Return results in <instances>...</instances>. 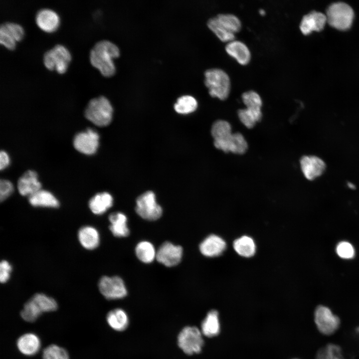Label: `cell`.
I'll return each mask as SVG.
<instances>
[{
	"mask_svg": "<svg viewBox=\"0 0 359 359\" xmlns=\"http://www.w3.org/2000/svg\"><path fill=\"white\" fill-rule=\"evenodd\" d=\"M109 220V229L113 235L117 237H125L129 235L130 230L127 225V217L120 212L110 214Z\"/></svg>",
	"mask_w": 359,
	"mask_h": 359,
	"instance_id": "20",
	"label": "cell"
},
{
	"mask_svg": "<svg viewBox=\"0 0 359 359\" xmlns=\"http://www.w3.org/2000/svg\"><path fill=\"white\" fill-rule=\"evenodd\" d=\"M136 211L142 218L153 221L162 216L163 209L157 202L154 193L148 191L137 198Z\"/></svg>",
	"mask_w": 359,
	"mask_h": 359,
	"instance_id": "8",
	"label": "cell"
},
{
	"mask_svg": "<svg viewBox=\"0 0 359 359\" xmlns=\"http://www.w3.org/2000/svg\"><path fill=\"white\" fill-rule=\"evenodd\" d=\"M0 28L3 29L16 42L21 41L24 36V31L19 24L6 21L1 23Z\"/></svg>",
	"mask_w": 359,
	"mask_h": 359,
	"instance_id": "35",
	"label": "cell"
},
{
	"mask_svg": "<svg viewBox=\"0 0 359 359\" xmlns=\"http://www.w3.org/2000/svg\"><path fill=\"white\" fill-rule=\"evenodd\" d=\"M35 21L41 30L51 33L55 31L59 27L60 18L57 12L53 9L42 8L36 12Z\"/></svg>",
	"mask_w": 359,
	"mask_h": 359,
	"instance_id": "14",
	"label": "cell"
},
{
	"mask_svg": "<svg viewBox=\"0 0 359 359\" xmlns=\"http://www.w3.org/2000/svg\"><path fill=\"white\" fill-rule=\"evenodd\" d=\"M208 27L222 42H228L235 39V34L225 28L216 16L209 18L207 22Z\"/></svg>",
	"mask_w": 359,
	"mask_h": 359,
	"instance_id": "28",
	"label": "cell"
},
{
	"mask_svg": "<svg viewBox=\"0 0 359 359\" xmlns=\"http://www.w3.org/2000/svg\"><path fill=\"white\" fill-rule=\"evenodd\" d=\"M28 201L34 207L57 208L59 206V201L52 193L41 189L28 196Z\"/></svg>",
	"mask_w": 359,
	"mask_h": 359,
	"instance_id": "21",
	"label": "cell"
},
{
	"mask_svg": "<svg viewBox=\"0 0 359 359\" xmlns=\"http://www.w3.org/2000/svg\"><path fill=\"white\" fill-rule=\"evenodd\" d=\"M17 346L19 351L27 356H32L38 352L40 347L38 337L32 333L21 336L17 340Z\"/></svg>",
	"mask_w": 359,
	"mask_h": 359,
	"instance_id": "23",
	"label": "cell"
},
{
	"mask_svg": "<svg viewBox=\"0 0 359 359\" xmlns=\"http://www.w3.org/2000/svg\"><path fill=\"white\" fill-rule=\"evenodd\" d=\"M99 136L95 130L89 128L76 134L73 139V146L78 152L85 155L95 154L98 148Z\"/></svg>",
	"mask_w": 359,
	"mask_h": 359,
	"instance_id": "11",
	"label": "cell"
},
{
	"mask_svg": "<svg viewBox=\"0 0 359 359\" xmlns=\"http://www.w3.org/2000/svg\"><path fill=\"white\" fill-rule=\"evenodd\" d=\"M43 359H69L67 352L63 348L55 345L46 347L43 352Z\"/></svg>",
	"mask_w": 359,
	"mask_h": 359,
	"instance_id": "37",
	"label": "cell"
},
{
	"mask_svg": "<svg viewBox=\"0 0 359 359\" xmlns=\"http://www.w3.org/2000/svg\"><path fill=\"white\" fill-rule=\"evenodd\" d=\"M338 255L344 259H351L355 255V249L352 245L348 242H340L336 248Z\"/></svg>",
	"mask_w": 359,
	"mask_h": 359,
	"instance_id": "38",
	"label": "cell"
},
{
	"mask_svg": "<svg viewBox=\"0 0 359 359\" xmlns=\"http://www.w3.org/2000/svg\"><path fill=\"white\" fill-rule=\"evenodd\" d=\"M77 236L79 243L86 249L93 250L99 245V233L96 228L92 226L86 225L81 227Z\"/></svg>",
	"mask_w": 359,
	"mask_h": 359,
	"instance_id": "19",
	"label": "cell"
},
{
	"mask_svg": "<svg viewBox=\"0 0 359 359\" xmlns=\"http://www.w3.org/2000/svg\"><path fill=\"white\" fill-rule=\"evenodd\" d=\"M197 107L196 100L189 95H184L179 98L174 105L175 111L182 114L192 113L196 109Z\"/></svg>",
	"mask_w": 359,
	"mask_h": 359,
	"instance_id": "31",
	"label": "cell"
},
{
	"mask_svg": "<svg viewBox=\"0 0 359 359\" xmlns=\"http://www.w3.org/2000/svg\"><path fill=\"white\" fill-rule=\"evenodd\" d=\"M107 321L109 325L114 330L123 331L128 327L129 319L125 311L117 308L108 313Z\"/></svg>",
	"mask_w": 359,
	"mask_h": 359,
	"instance_id": "25",
	"label": "cell"
},
{
	"mask_svg": "<svg viewBox=\"0 0 359 359\" xmlns=\"http://www.w3.org/2000/svg\"><path fill=\"white\" fill-rule=\"evenodd\" d=\"M247 143L239 133L232 134L227 140V151L236 154H243L247 150Z\"/></svg>",
	"mask_w": 359,
	"mask_h": 359,
	"instance_id": "32",
	"label": "cell"
},
{
	"mask_svg": "<svg viewBox=\"0 0 359 359\" xmlns=\"http://www.w3.org/2000/svg\"><path fill=\"white\" fill-rule=\"evenodd\" d=\"M71 60L68 49L63 45L57 44L46 51L43 55V63L50 71L55 70L59 74L65 73Z\"/></svg>",
	"mask_w": 359,
	"mask_h": 359,
	"instance_id": "5",
	"label": "cell"
},
{
	"mask_svg": "<svg viewBox=\"0 0 359 359\" xmlns=\"http://www.w3.org/2000/svg\"><path fill=\"white\" fill-rule=\"evenodd\" d=\"M226 242L220 237L211 234L205 238L199 245V250L206 257H215L220 255L225 249Z\"/></svg>",
	"mask_w": 359,
	"mask_h": 359,
	"instance_id": "18",
	"label": "cell"
},
{
	"mask_svg": "<svg viewBox=\"0 0 359 359\" xmlns=\"http://www.w3.org/2000/svg\"><path fill=\"white\" fill-rule=\"evenodd\" d=\"M9 158L7 154L3 151L0 153V169L1 170L6 168L9 164Z\"/></svg>",
	"mask_w": 359,
	"mask_h": 359,
	"instance_id": "42",
	"label": "cell"
},
{
	"mask_svg": "<svg viewBox=\"0 0 359 359\" xmlns=\"http://www.w3.org/2000/svg\"><path fill=\"white\" fill-rule=\"evenodd\" d=\"M113 198L107 192L98 193L89 200L88 205L91 212L96 215L105 213L113 205Z\"/></svg>",
	"mask_w": 359,
	"mask_h": 359,
	"instance_id": "22",
	"label": "cell"
},
{
	"mask_svg": "<svg viewBox=\"0 0 359 359\" xmlns=\"http://www.w3.org/2000/svg\"><path fill=\"white\" fill-rule=\"evenodd\" d=\"M259 12L261 15H264L266 13L265 10L263 9H260L259 11Z\"/></svg>",
	"mask_w": 359,
	"mask_h": 359,
	"instance_id": "44",
	"label": "cell"
},
{
	"mask_svg": "<svg viewBox=\"0 0 359 359\" xmlns=\"http://www.w3.org/2000/svg\"><path fill=\"white\" fill-rule=\"evenodd\" d=\"M216 17L225 28L234 34L239 32L241 29L242 24L240 20L233 14L220 13Z\"/></svg>",
	"mask_w": 359,
	"mask_h": 359,
	"instance_id": "29",
	"label": "cell"
},
{
	"mask_svg": "<svg viewBox=\"0 0 359 359\" xmlns=\"http://www.w3.org/2000/svg\"><path fill=\"white\" fill-rule=\"evenodd\" d=\"M357 332L359 333V327L357 328Z\"/></svg>",
	"mask_w": 359,
	"mask_h": 359,
	"instance_id": "45",
	"label": "cell"
},
{
	"mask_svg": "<svg viewBox=\"0 0 359 359\" xmlns=\"http://www.w3.org/2000/svg\"><path fill=\"white\" fill-rule=\"evenodd\" d=\"M13 191L12 183L9 180L1 179L0 181V199L2 201L9 197Z\"/></svg>",
	"mask_w": 359,
	"mask_h": 359,
	"instance_id": "39",
	"label": "cell"
},
{
	"mask_svg": "<svg viewBox=\"0 0 359 359\" xmlns=\"http://www.w3.org/2000/svg\"><path fill=\"white\" fill-rule=\"evenodd\" d=\"M0 43L10 50L14 49L16 47V41L1 28H0Z\"/></svg>",
	"mask_w": 359,
	"mask_h": 359,
	"instance_id": "41",
	"label": "cell"
},
{
	"mask_svg": "<svg viewBox=\"0 0 359 359\" xmlns=\"http://www.w3.org/2000/svg\"><path fill=\"white\" fill-rule=\"evenodd\" d=\"M300 163L304 177L310 180L320 177L326 169L325 162L316 156H304L301 158Z\"/></svg>",
	"mask_w": 359,
	"mask_h": 359,
	"instance_id": "13",
	"label": "cell"
},
{
	"mask_svg": "<svg viewBox=\"0 0 359 359\" xmlns=\"http://www.w3.org/2000/svg\"><path fill=\"white\" fill-rule=\"evenodd\" d=\"M57 308V304L54 299L43 293H37L25 304L21 316L24 320L32 322L42 313L55 311Z\"/></svg>",
	"mask_w": 359,
	"mask_h": 359,
	"instance_id": "4",
	"label": "cell"
},
{
	"mask_svg": "<svg viewBox=\"0 0 359 359\" xmlns=\"http://www.w3.org/2000/svg\"><path fill=\"white\" fill-rule=\"evenodd\" d=\"M233 248L240 256L250 257L254 255L256 246L253 239L248 236H243L234 240Z\"/></svg>",
	"mask_w": 359,
	"mask_h": 359,
	"instance_id": "26",
	"label": "cell"
},
{
	"mask_svg": "<svg viewBox=\"0 0 359 359\" xmlns=\"http://www.w3.org/2000/svg\"><path fill=\"white\" fill-rule=\"evenodd\" d=\"M98 288L101 294L108 300L121 299L127 294L124 282L118 276H103L98 282Z\"/></svg>",
	"mask_w": 359,
	"mask_h": 359,
	"instance_id": "9",
	"label": "cell"
},
{
	"mask_svg": "<svg viewBox=\"0 0 359 359\" xmlns=\"http://www.w3.org/2000/svg\"><path fill=\"white\" fill-rule=\"evenodd\" d=\"M326 15L330 25L340 30H346L352 25L354 13L349 5L338 2L328 7Z\"/></svg>",
	"mask_w": 359,
	"mask_h": 359,
	"instance_id": "6",
	"label": "cell"
},
{
	"mask_svg": "<svg viewBox=\"0 0 359 359\" xmlns=\"http://www.w3.org/2000/svg\"><path fill=\"white\" fill-rule=\"evenodd\" d=\"M348 186L349 188H350L351 189H355V187H356L355 185L351 182H348Z\"/></svg>",
	"mask_w": 359,
	"mask_h": 359,
	"instance_id": "43",
	"label": "cell"
},
{
	"mask_svg": "<svg viewBox=\"0 0 359 359\" xmlns=\"http://www.w3.org/2000/svg\"><path fill=\"white\" fill-rule=\"evenodd\" d=\"M238 116L241 123L247 128H252L262 117L261 110L256 111L247 108L239 109Z\"/></svg>",
	"mask_w": 359,
	"mask_h": 359,
	"instance_id": "33",
	"label": "cell"
},
{
	"mask_svg": "<svg viewBox=\"0 0 359 359\" xmlns=\"http://www.w3.org/2000/svg\"><path fill=\"white\" fill-rule=\"evenodd\" d=\"M211 135L214 141L228 139L232 135L230 124L224 120H217L212 126Z\"/></svg>",
	"mask_w": 359,
	"mask_h": 359,
	"instance_id": "30",
	"label": "cell"
},
{
	"mask_svg": "<svg viewBox=\"0 0 359 359\" xmlns=\"http://www.w3.org/2000/svg\"><path fill=\"white\" fill-rule=\"evenodd\" d=\"M178 344L187 355L199 353L203 345L202 334L196 327H185L179 334Z\"/></svg>",
	"mask_w": 359,
	"mask_h": 359,
	"instance_id": "7",
	"label": "cell"
},
{
	"mask_svg": "<svg viewBox=\"0 0 359 359\" xmlns=\"http://www.w3.org/2000/svg\"><path fill=\"white\" fill-rule=\"evenodd\" d=\"M182 256V248L180 246L167 241L157 251L156 259L167 267H172L180 262Z\"/></svg>",
	"mask_w": 359,
	"mask_h": 359,
	"instance_id": "12",
	"label": "cell"
},
{
	"mask_svg": "<svg viewBox=\"0 0 359 359\" xmlns=\"http://www.w3.org/2000/svg\"><path fill=\"white\" fill-rule=\"evenodd\" d=\"M243 103L246 108L252 110H261L262 100L259 94L254 90H249L242 93L241 95Z\"/></svg>",
	"mask_w": 359,
	"mask_h": 359,
	"instance_id": "34",
	"label": "cell"
},
{
	"mask_svg": "<svg viewBox=\"0 0 359 359\" xmlns=\"http://www.w3.org/2000/svg\"><path fill=\"white\" fill-rule=\"evenodd\" d=\"M12 271V266L6 260H3L0 263V281L2 283L6 282L9 279Z\"/></svg>",
	"mask_w": 359,
	"mask_h": 359,
	"instance_id": "40",
	"label": "cell"
},
{
	"mask_svg": "<svg viewBox=\"0 0 359 359\" xmlns=\"http://www.w3.org/2000/svg\"><path fill=\"white\" fill-rule=\"evenodd\" d=\"M113 109L109 100L103 96L89 100L85 110V118L94 124L104 127L108 125L112 119Z\"/></svg>",
	"mask_w": 359,
	"mask_h": 359,
	"instance_id": "2",
	"label": "cell"
},
{
	"mask_svg": "<svg viewBox=\"0 0 359 359\" xmlns=\"http://www.w3.org/2000/svg\"><path fill=\"white\" fill-rule=\"evenodd\" d=\"M135 253L138 259L145 263H150L156 259L157 251L153 244L147 241L138 243Z\"/></svg>",
	"mask_w": 359,
	"mask_h": 359,
	"instance_id": "27",
	"label": "cell"
},
{
	"mask_svg": "<svg viewBox=\"0 0 359 359\" xmlns=\"http://www.w3.org/2000/svg\"><path fill=\"white\" fill-rule=\"evenodd\" d=\"M316 359H344V358L339 346L329 344L318 352Z\"/></svg>",
	"mask_w": 359,
	"mask_h": 359,
	"instance_id": "36",
	"label": "cell"
},
{
	"mask_svg": "<svg viewBox=\"0 0 359 359\" xmlns=\"http://www.w3.org/2000/svg\"><path fill=\"white\" fill-rule=\"evenodd\" d=\"M327 21L326 14L316 11H312L305 15L300 22V29L305 35L313 31L322 30Z\"/></svg>",
	"mask_w": 359,
	"mask_h": 359,
	"instance_id": "16",
	"label": "cell"
},
{
	"mask_svg": "<svg viewBox=\"0 0 359 359\" xmlns=\"http://www.w3.org/2000/svg\"><path fill=\"white\" fill-rule=\"evenodd\" d=\"M218 313L215 310L208 312L201 325V332L204 336L211 338L217 336L220 332Z\"/></svg>",
	"mask_w": 359,
	"mask_h": 359,
	"instance_id": "24",
	"label": "cell"
},
{
	"mask_svg": "<svg viewBox=\"0 0 359 359\" xmlns=\"http://www.w3.org/2000/svg\"><path fill=\"white\" fill-rule=\"evenodd\" d=\"M17 185L19 193L23 196H29L41 188L37 173L32 170L26 171L19 178Z\"/></svg>",
	"mask_w": 359,
	"mask_h": 359,
	"instance_id": "15",
	"label": "cell"
},
{
	"mask_svg": "<svg viewBox=\"0 0 359 359\" xmlns=\"http://www.w3.org/2000/svg\"><path fill=\"white\" fill-rule=\"evenodd\" d=\"M315 322L319 331L323 334L330 335L339 328L340 319L327 307L320 305L315 311Z\"/></svg>",
	"mask_w": 359,
	"mask_h": 359,
	"instance_id": "10",
	"label": "cell"
},
{
	"mask_svg": "<svg viewBox=\"0 0 359 359\" xmlns=\"http://www.w3.org/2000/svg\"><path fill=\"white\" fill-rule=\"evenodd\" d=\"M119 55L120 51L116 45L109 40H101L95 43L91 48L89 61L103 76L110 77L116 72L113 59Z\"/></svg>",
	"mask_w": 359,
	"mask_h": 359,
	"instance_id": "1",
	"label": "cell"
},
{
	"mask_svg": "<svg viewBox=\"0 0 359 359\" xmlns=\"http://www.w3.org/2000/svg\"><path fill=\"white\" fill-rule=\"evenodd\" d=\"M204 77V84L211 97L221 100L228 98L231 90V81L225 71L220 68H210L205 71Z\"/></svg>",
	"mask_w": 359,
	"mask_h": 359,
	"instance_id": "3",
	"label": "cell"
},
{
	"mask_svg": "<svg viewBox=\"0 0 359 359\" xmlns=\"http://www.w3.org/2000/svg\"><path fill=\"white\" fill-rule=\"evenodd\" d=\"M225 50L228 55L242 65L248 64L251 60V52L248 46L241 41L234 39L227 42Z\"/></svg>",
	"mask_w": 359,
	"mask_h": 359,
	"instance_id": "17",
	"label": "cell"
}]
</instances>
